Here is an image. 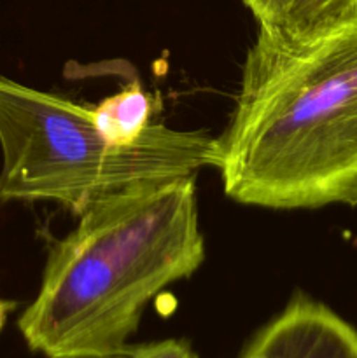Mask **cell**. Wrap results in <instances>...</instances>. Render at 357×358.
<instances>
[{"label":"cell","instance_id":"8992f818","mask_svg":"<svg viewBox=\"0 0 357 358\" xmlns=\"http://www.w3.org/2000/svg\"><path fill=\"white\" fill-rule=\"evenodd\" d=\"M153 110L150 94L133 80L119 93L107 96L93 107V117L98 131L108 142L114 145H130L150 126Z\"/></svg>","mask_w":357,"mask_h":358},{"label":"cell","instance_id":"ba28073f","mask_svg":"<svg viewBox=\"0 0 357 358\" xmlns=\"http://www.w3.org/2000/svg\"><path fill=\"white\" fill-rule=\"evenodd\" d=\"M14 308H16V304H14L13 301H7L0 297V332H2V329L6 327L7 318H9V315L13 313Z\"/></svg>","mask_w":357,"mask_h":358},{"label":"cell","instance_id":"3957f363","mask_svg":"<svg viewBox=\"0 0 357 358\" xmlns=\"http://www.w3.org/2000/svg\"><path fill=\"white\" fill-rule=\"evenodd\" d=\"M0 203L56 201L76 215L114 192L217 163V136L150 124L114 145L93 108L0 76Z\"/></svg>","mask_w":357,"mask_h":358},{"label":"cell","instance_id":"277c9868","mask_svg":"<svg viewBox=\"0 0 357 358\" xmlns=\"http://www.w3.org/2000/svg\"><path fill=\"white\" fill-rule=\"evenodd\" d=\"M240 358H357V331L326 304L296 294Z\"/></svg>","mask_w":357,"mask_h":358},{"label":"cell","instance_id":"7a4b0ae2","mask_svg":"<svg viewBox=\"0 0 357 358\" xmlns=\"http://www.w3.org/2000/svg\"><path fill=\"white\" fill-rule=\"evenodd\" d=\"M196 175L135 185L91 203L49 248L41 289L18 329L46 358H118L150 299L205 261Z\"/></svg>","mask_w":357,"mask_h":358},{"label":"cell","instance_id":"52a82bcc","mask_svg":"<svg viewBox=\"0 0 357 358\" xmlns=\"http://www.w3.org/2000/svg\"><path fill=\"white\" fill-rule=\"evenodd\" d=\"M126 358H198L191 345L184 339H163V341L130 345Z\"/></svg>","mask_w":357,"mask_h":358},{"label":"cell","instance_id":"5b68a950","mask_svg":"<svg viewBox=\"0 0 357 358\" xmlns=\"http://www.w3.org/2000/svg\"><path fill=\"white\" fill-rule=\"evenodd\" d=\"M259 31L287 44H308L357 23V0H244Z\"/></svg>","mask_w":357,"mask_h":358},{"label":"cell","instance_id":"6da1fadb","mask_svg":"<svg viewBox=\"0 0 357 358\" xmlns=\"http://www.w3.org/2000/svg\"><path fill=\"white\" fill-rule=\"evenodd\" d=\"M216 168L241 205L357 206V23L308 44L259 31Z\"/></svg>","mask_w":357,"mask_h":358}]
</instances>
